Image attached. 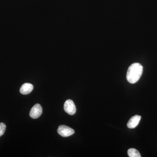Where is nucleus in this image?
<instances>
[{
    "label": "nucleus",
    "instance_id": "obj_6",
    "mask_svg": "<svg viewBox=\"0 0 157 157\" xmlns=\"http://www.w3.org/2000/svg\"><path fill=\"white\" fill-rule=\"evenodd\" d=\"M33 89V86L31 83H25L21 86L20 89V92L21 94L26 95L29 94Z\"/></svg>",
    "mask_w": 157,
    "mask_h": 157
},
{
    "label": "nucleus",
    "instance_id": "obj_3",
    "mask_svg": "<svg viewBox=\"0 0 157 157\" xmlns=\"http://www.w3.org/2000/svg\"><path fill=\"white\" fill-rule=\"evenodd\" d=\"M64 109L68 114L72 115L76 112V107L73 101L71 100H67L64 104Z\"/></svg>",
    "mask_w": 157,
    "mask_h": 157
},
{
    "label": "nucleus",
    "instance_id": "obj_1",
    "mask_svg": "<svg viewBox=\"0 0 157 157\" xmlns=\"http://www.w3.org/2000/svg\"><path fill=\"white\" fill-rule=\"evenodd\" d=\"M143 67L139 63H134L128 69L127 73V79L131 83H135L140 79L142 73Z\"/></svg>",
    "mask_w": 157,
    "mask_h": 157
},
{
    "label": "nucleus",
    "instance_id": "obj_7",
    "mask_svg": "<svg viewBox=\"0 0 157 157\" xmlns=\"http://www.w3.org/2000/svg\"><path fill=\"white\" fill-rule=\"evenodd\" d=\"M128 155L130 157H140L139 152L135 148H130L128 151Z\"/></svg>",
    "mask_w": 157,
    "mask_h": 157
},
{
    "label": "nucleus",
    "instance_id": "obj_4",
    "mask_svg": "<svg viewBox=\"0 0 157 157\" xmlns=\"http://www.w3.org/2000/svg\"><path fill=\"white\" fill-rule=\"evenodd\" d=\"M42 113V108L39 104H36L31 109L30 116L33 119H36L41 116Z\"/></svg>",
    "mask_w": 157,
    "mask_h": 157
},
{
    "label": "nucleus",
    "instance_id": "obj_8",
    "mask_svg": "<svg viewBox=\"0 0 157 157\" xmlns=\"http://www.w3.org/2000/svg\"><path fill=\"white\" fill-rule=\"evenodd\" d=\"M6 125L3 123H0V137L4 135L6 130Z\"/></svg>",
    "mask_w": 157,
    "mask_h": 157
},
{
    "label": "nucleus",
    "instance_id": "obj_5",
    "mask_svg": "<svg viewBox=\"0 0 157 157\" xmlns=\"http://www.w3.org/2000/svg\"><path fill=\"white\" fill-rule=\"evenodd\" d=\"M141 117L139 115H135L132 117L128 122L127 126L129 128H134L139 124Z\"/></svg>",
    "mask_w": 157,
    "mask_h": 157
},
{
    "label": "nucleus",
    "instance_id": "obj_2",
    "mask_svg": "<svg viewBox=\"0 0 157 157\" xmlns=\"http://www.w3.org/2000/svg\"><path fill=\"white\" fill-rule=\"evenodd\" d=\"M57 132L58 134L63 137H68L74 134V130L71 128L70 127L67 126L62 125L59 126L58 128Z\"/></svg>",
    "mask_w": 157,
    "mask_h": 157
}]
</instances>
